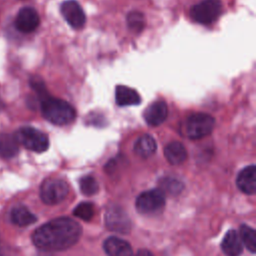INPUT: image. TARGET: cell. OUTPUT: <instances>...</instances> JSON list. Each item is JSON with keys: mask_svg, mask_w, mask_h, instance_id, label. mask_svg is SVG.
Masks as SVG:
<instances>
[{"mask_svg": "<svg viewBox=\"0 0 256 256\" xmlns=\"http://www.w3.org/2000/svg\"><path fill=\"white\" fill-rule=\"evenodd\" d=\"M157 150V143L155 139L146 134L137 139L134 145L135 153L141 158H149L152 156Z\"/></svg>", "mask_w": 256, "mask_h": 256, "instance_id": "ac0fdd59", "label": "cell"}, {"mask_svg": "<svg viewBox=\"0 0 256 256\" xmlns=\"http://www.w3.org/2000/svg\"><path fill=\"white\" fill-rule=\"evenodd\" d=\"M15 137L19 144L33 152L42 153L49 148V139L46 134L33 127L20 128Z\"/></svg>", "mask_w": 256, "mask_h": 256, "instance_id": "277c9868", "label": "cell"}, {"mask_svg": "<svg viewBox=\"0 0 256 256\" xmlns=\"http://www.w3.org/2000/svg\"><path fill=\"white\" fill-rule=\"evenodd\" d=\"M19 152V143L15 135L0 133V156L4 159H11Z\"/></svg>", "mask_w": 256, "mask_h": 256, "instance_id": "e0dca14e", "label": "cell"}, {"mask_svg": "<svg viewBox=\"0 0 256 256\" xmlns=\"http://www.w3.org/2000/svg\"><path fill=\"white\" fill-rule=\"evenodd\" d=\"M105 224L113 232L128 234L131 231V220L128 214L119 206H110L105 214Z\"/></svg>", "mask_w": 256, "mask_h": 256, "instance_id": "ba28073f", "label": "cell"}, {"mask_svg": "<svg viewBox=\"0 0 256 256\" xmlns=\"http://www.w3.org/2000/svg\"><path fill=\"white\" fill-rule=\"evenodd\" d=\"M115 99L117 105L121 107L134 106L140 104L141 102V96L139 93L136 90L124 85L117 86Z\"/></svg>", "mask_w": 256, "mask_h": 256, "instance_id": "5bb4252c", "label": "cell"}, {"mask_svg": "<svg viewBox=\"0 0 256 256\" xmlns=\"http://www.w3.org/2000/svg\"><path fill=\"white\" fill-rule=\"evenodd\" d=\"M103 248L108 256H133L131 245L118 237H109L105 240Z\"/></svg>", "mask_w": 256, "mask_h": 256, "instance_id": "4fadbf2b", "label": "cell"}, {"mask_svg": "<svg viewBox=\"0 0 256 256\" xmlns=\"http://www.w3.org/2000/svg\"><path fill=\"white\" fill-rule=\"evenodd\" d=\"M61 14L66 22L75 29H81L86 23V15L83 8L76 0H67L62 3Z\"/></svg>", "mask_w": 256, "mask_h": 256, "instance_id": "9c48e42d", "label": "cell"}, {"mask_svg": "<svg viewBox=\"0 0 256 256\" xmlns=\"http://www.w3.org/2000/svg\"><path fill=\"white\" fill-rule=\"evenodd\" d=\"M136 256H154V255L148 250H140V251H138Z\"/></svg>", "mask_w": 256, "mask_h": 256, "instance_id": "d4e9b609", "label": "cell"}, {"mask_svg": "<svg viewBox=\"0 0 256 256\" xmlns=\"http://www.w3.org/2000/svg\"><path fill=\"white\" fill-rule=\"evenodd\" d=\"M40 24V17L37 11L32 7L22 8L15 19V26L22 33L34 32Z\"/></svg>", "mask_w": 256, "mask_h": 256, "instance_id": "30bf717a", "label": "cell"}, {"mask_svg": "<svg viewBox=\"0 0 256 256\" xmlns=\"http://www.w3.org/2000/svg\"><path fill=\"white\" fill-rule=\"evenodd\" d=\"M239 237L241 239L242 244L251 252H256V232L253 228L247 225H241Z\"/></svg>", "mask_w": 256, "mask_h": 256, "instance_id": "ffe728a7", "label": "cell"}, {"mask_svg": "<svg viewBox=\"0 0 256 256\" xmlns=\"http://www.w3.org/2000/svg\"><path fill=\"white\" fill-rule=\"evenodd\" d=\"M11 221L20 227L29 226L37 221V217L24 206H17L11 211Z\"/></svg>", "mask_w": 256, "mask_h": 256, "instance_id": "d6986e66", "label": "cell"}, {"mask_svg": "<svg viewBox=\"0 0 256 256\" xmlns=\"http://www.w3.org/2000/svg\"><path fill=\"white\" fill-rule=\"evenodd\" d=\"M3 248L4 247L0 244V256H5V250Z\"/></svg>", "mask_w": 256, "mask_h": 256, "instance_id": "484cf974", "label": "cell"}, {"mask_svg": "<svg viewBox=\"0 0 256 256\" xmlns=\"http://www.w3.org/2000/svg\"><path fill=\"white\" fill-rule=\"evenodd\" d=\"M127 26L128 28L135 32H141L145 27V17L139 11H132L127 15Z\"/></svg>", "mask_w": 256, "mask_h": 256, "instance_id": "7402d4cb", "label": "cell"}, {"mask_svg": "<svg viewBox=\"0 0 256 256\" xmlns=\"http://www.w3.org/2000/svg\"><path fill=\"white\" fill-rule=\"evenodd\" d=\"M82 227L71 218L61 217L42 225L32 235L34 245L49 252L64 251L74 246L80 239Z\"/></svg>", "mask_w": 256, "mask_h": 256, "instance_id": "6da1fadb", "label": "cell"}, {"mask_svg": "<svg viewBox=\"0 0 256 256\" xmlns=\"http://www.w3.org/2000/svg\"><path fill=\"white\" fill-rule=\"evenodd\" d=\"M94 213H95L94 205L91 203H88V202L81 203L80 205H78L75 208V210L73 212L74 216L82 219L83 221H90L93 218Z\"/></svg>", "mask_w": 256, "mask_h": 256, "instance_id": "cb8c5ba5", "label": "cell"}, {"mask_svg": "<svg viewBox=\"0 0 256 256\" xmlns=\"http://www.w3.org/2000/svg\"><path fill=\"white\" fill-rule=\"evenodd\" d=\"M69 194L68 184L58 178H50L43 182L40 189V197L47 205H56L66 199Z\"/></svg>", "mask_w": 256, "mask_h": 256, "instance_id": "8992f818", "label": "cell"}, {"mask_svg": "<svg viewBox=\"0 0 256 256\" xmlns=\"http://www.w3.org/2000/svg\"><path fill=\"white\" fill-rule=\"evenodd\" d=\"M43 117L54 125H68L76 118V110L65 100L54 98L48 94L40 97Z\"/></svg>", "mask_w": 256, "mask_h": 256, "instance_id": "7a4b0ae2", "label": "cell"}, {"mask_svg": "<svg viewBox=\"0 0 256 256\" xmlns=\"http://www.w3.org/2000/svg\"><path fill=\"white\" fill-rule=\"evenodd\" d=\"M166 204L165 194L158 189L140 194L136 200V208L141 214L153 215L163 210Z\"/></svg>", "mask_w": 256, "mask_h": 256, "instance_id": "52a82bcc", "label": "cell"}, {"mask_svg": "<svg viewBox=\"0 0 256 256\" xmlns=\"http://www.w3.org/2000/svg\"><path fill=\"white\" fill-rule=\"evenodd\" d=\"M215 127V119L207 113H194L184 124L185 135L192 140L202 139L211 134Z\"/></svg>", "mask_w": 256, "mask_h": 256, "instance_id": "3957f363", "label": "cell"}, {"mask_svg": "<svg viewBox=\"0 0 256 256\" xmlns=\"http://www.w3.org/2000/svg\"><path fill=\"white\" fill-rule=\"evenodd\" d=\"M221 248L227 256H240L243 252V244L239 234L234 230L228 231L223 238Z\"/></svg>", "mask_w": 256, "mask_h": 256, "instance_id": "9a60e30c", "label": "cell"}, {"mask_svg": "<svg viewBox=\"0 0 256 256\" xmlns=\"http://www.w3.org/2000/svg\"><path fill=\"white\" fill-rule=\"evenodd\" d=\"M80 189L84 195L92 196L98 192L99 186L94 177L85 176L80 180Z\"/></svg>", "mask_w": 256, "mask_h": 256, "instance_id": "603a6c76", "label": "cell"}, {"mask_svg": "<svg viewBox=\"0 0 256 256\" xmlns=\"http://www.w3.org/2000/svg\"><path fill=\"white\" fill-rule=\"evenodd\" d=\"M159 183H160L161 191L163 193L166 192L170 195H177L184 188L183 183L180 180L173 177H164L159 181Z\"/></svg>", "mask_w": 256, "mask_h": 256, "instance_id": "44dd1931", "label": "cell"}, {"mask_svg": "<svg viewBox=\"0 0 256 256\" xmlns=\"http://www.w3.org/2000/svg\"><path fill=\"white\" fill-rule=\"evenodd\" d=\"M167 161L172 165H180L187 159V150L180 142H171L164 149Z\"/></svg>", "mask_w": 256, "mask_h": 256, "instance_id": "2e32d148", "label": "cell"}, {"mask_svg": "<svg viewBox=\"0 0 256 256\" xmlns=\"http://www.w3.org/2000/svg\"><path fill=\"white\" fill-rule=\"evenodd\" d=\"M168 116V106L162 101L158 100L150 104L144 112V119L149 126L157 127L161 125Z\"/></svg>", "mask_w": 256, "mask_h": 256, "instance_id": "8fae6325", "label": "cell"}, {"mask_svg": "<svg viewBox=\"0 0 256 256\" xmlns=\"http://www.w3.org/2000/svg\"><path fill=\"white\" fill-rule=\"evenodd\" d=\"M222 11L220 0H203L191 8V17L199 24L210 25L220 17Z\"/></svg>", "mask_w": 256, "mask_h": 256, "instance_id": "5b68a950", "label": "cell"}, {"mask_svg": "<svg viewBox=\"0 0 256 256\" xmlns=\"http://www.w3.org/2000/svg\"><path fill=\"white\" fill-rule=\"evenodd\" d=\"M237 186L245 194L253 195L256 192V167L255 165L244 168L237 177Z\"/></svg>", "mask_w": 256, "mask_h": 256, "instance_id": "7c38bea8", "label": "cell"}]
</instances>
